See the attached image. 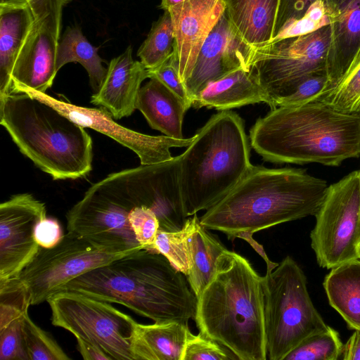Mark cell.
Returning a JSON list of instances; mask_svg holds the SVG:
<instances>
[{
	"label": "cell",
	"mask_w": 360,
	"mask_h": 360,
	"mask_svg": "<svg viewBox=\"0 0 360 360\" xmlns=\"http://www.w3.org/2000/svg\"><path fill=\"white\" fill-rule=\"evenodd\" d=\"M332 13L323 0H317L306 11L302 17L285 24L273 40L296 37L314 32L330 25Z\"/></svg>",
	"instance_id": "32"
},
{
	"label": "cell",
	"mask_w": 360,
	"mask_h": 360,
	"mask_svg": "<svg viewBox=\"0 0 360 360\" xmlns=\"http://www.w3.org/2000/svg\"><path fill=\"white\" fill-rule=\"evenodd\" d=\"M0 124L19 150L53 180L76 179L91 171L90 135L52 105L11 93L0 100Z\"/></svg>",
	"instance_id": "5"
},
{
	"label": "cell",
	"mask_w": 360,
	"mask_h": 360,
	"mask_svg": "<svg viewBox=\"0 0 360 360\" xmlns=\"http://www.w3.org/2000/svg\"><path fill=\"white\" fill-rule=\"evenodd\" d=\"M228 249L200 222L195 214L193 229L188 237L190 269L186 276L197 298L214 276L220 255Z\"/></svg>",
	"instance_id": "25"
},
{
	"label": "cell",
	"mask_w": 360,
	"mask_h": 360,
	"mask_svg": "<svg viewBox=\"0 0 360 360\" xmlns=\"http://www.w3.org/2000/svg\"><path fill=\"white\" fill-rule=\"evenodd\" d=\"M225 14L243 40L252 47L271 42L280 0H222Z\"/></svg>",
	"instance_id": "22"
},
{
	"label": "cell",
	"mask_w": 360,
	"mask_h": 360,
	"mask_svg": "<svg viewBox=\"0 0 360 360\" xmlns=\"http://www.w3.org/2000/svg\"><path fill=\"white\" fill-rule=\"evenodd\" d=\"M330 26L252 47L250 65L271 100V109L311 75L326 72Z\"/></svg>",
	"instance_id": "8"
},
{
	"label": "cell",
	"mask_w": 360,
	"mask_h": 360,
	"mask_svg": "<svg viewBox=\"0 0 360 360\" xmlns=\"http://www.w3.org/2000/svg\"><path fill=\"white\" fill-rule=\"evenodd\" d=\"M323 285L330 306L350 329L360 330V259L331 269Z\"/></svg>",
	"instance_id": "24"
},
{
	"label": "cell",
	"mask_w": 360,
	"mask_h": 360,
	"mask_svg": "<svg viewBox=\"0 0 360 360\" xmlns=\"http://www.w3.org/2000/svg\"><path fill=\"white\" fill-rule=\"evenodd\" d=\"M184 1L185 0H161L160 8L164 11H167L170 7L181 3Z\"/></svg>",
	"instance_id": "42"
},
{
	"label": "cell",
	"mask_w": 360,
	"mask_h": 360,
	"mask_svg": "<svg viewBox=\"0 0 360 360\" xmlns=\"http://www.w3.org/2000/svg\"><path fill=\"white\" fill-rule=\"evenodd\" d=\"M151 128L165 135L183 139L184 117L189 108L163 83L155 78L141 87L136 102Z\"/></svg>",
	"instance_id": "21"
},
{
	"label": "cell",
	"mask_w": 360,
	"mask_h": 360,
	"mask_svg": "<svg viewBox=\"0 0 360 360\" xmlns=\"http://www.w3.org/2000/svg\"><path fill=\"white\" fill-rule=\"evenodd\" d=\"M63 230L58 220L45 218L37 225L34 238L41 248H51L56 246L63 238Z\"/></svg>",
	"instance_id": "39"
},
{
	"label": "cell",
	"mask_w": 360,
	"mask_h": 360,
	"mask_svg": "<svg viewBox=\"0 0 360 360\" xmlns=\"http://www.w3.org/2000/svg\"><path fill=\"white\" fill-rule=\"evenodd\" d=\"M174 51V34L169 11L155 21L137 51V56L147 70L163 63Z\"/></svg>",
	"instance_id": "27"
},
{
	"label": "cell",
	"mask_w": 360,
	"mask_h": 360,
	"mask_svg": "<svg viewBox=\"0 0 360 360\" xmlns=\"http://www.w3.org/2000/svg\"><path fill=\"white\" fill-rule=\"evenodd\" d=\"M328 78L326 72L316 73L305 78L295 91L277 103L278 106H297L319 100L326 92Z\"/></svg>",
	"instance_id": "35"
},
{
	"label": "cell",
	"mask_w": 360,
	"mask_h": 360,
	"mask_svg": "<svg viewBox=\"0 0 360 360\" xmlns=\"http://www.w3.org/2000/svg\"><path fill=\"white\" fill-rule=\"evenodd\" d=\"M179 75L185 84L205 39L225 11L222 0H185L168 11Z\"/></svg>",
	"instance_id": "15"
},
{
	"label": "cell",
	"mask_w": 360,
	"mask_h": 360,
	"mask_svg": "<svg viewBox=\"0 0 360 360\" xmlns=\"http://www.w3.org/2000/svg\"><path fill=\"white\" fill-rule=\"evenodd\" d=\"M58 43L50 32L34 25L14 64L12 89L24 86L45 92L51 87L58 72L56 52Z\"/></svg>",
	"instance_id": "18"
},
{
	"label": "cell",
	"mask_w": 360,
	"mask_h": 360,
	"mask_svg": "<svg viewBox=\"0 0 360 360\" xmlns=\"http://www.w3.org/2000/svg\"><path fill=\"white\" fill-rule=\"evenodd\" d=\"M188 285L165 256L142 249L73 278L58 292L118 303L154 323L188 325L195 319L198 301Z\"/></svg>",
	"instance_id": "2"
},
{
	"label": "cell",
	"mask_w": 360,
	"mask_h": 360,
	"mask_svg": "<svg viewBox=\"0 0 360 360\" xmlns=\"http://www.w3.org/2000/svg\"><path fill=\"white\" fill-rule=\"evenodd\" d=\"M129 254L100 247L68 231L56 246L40 247L18 278L30 294L31 305H37L73 278Z\"/></svg>",
	"instance_id": "11"
},
{
	"label": "cell",
	"mask_w": 360,
	"mask_h": 360,
	"mask_svg": "<svg viewBox=\"0 0 360 360\" xmlns=\"http://www.w3.org/2000/svg\"><path fill=\"white\" fill-rule=\"evenodd\" d=\"M234 360L238 358L229 349L203 336L189 331L181 360Z\"/></svg>",
	"instance_id": "33"
},
{
	"label": "cell",
	"mask_w": 360,
	"mask_h": 360,
	"mask_svg": "<svg viewBox=\"0 0 360 360\" xmlns=\"http://www.w3.org/2000/svg\"><path fill=\"white\" fill-rule=\"evenodd\" d=\"M323 1L333 20L326 61L328 86L323 97L336 86L360 46V0Z\"/></svg>",
	"instance_id": "17"
},
{
	"label": "cell",
	"mask_w": 360,
	"mask_h": 360,
	"mask_svg": "<svg viewBox=\"0 0 360 360\" xmlns=\"http://www.w3.org/2000/svg\"><path fill=\"white\" fill-rule=\"evenodd\" d=\"M34 14L36 26L50 32L60 41L63 8L72 0H26Z\"/></svg>",
	"instance_id": "34"
},
{
	"label": "cell",
	"mask_w": 360,
	"mask_h": 360,
	"mask_svg": "<svg viewBox=\"0 0 360 360\" xmlns=\"http://www.w3.org/2000/svg\"><path fill=\"white\" fill-rule=\"evenodd\" d=\"M22 335L25 349L28 359H71L50 334L32 321L28 312L23 319Z\"/></svg>",
	"instance_id": "31"
},
{
	"label": "cell",
	"mask_w": 360,
	"mask_h": 360,
	"mask_svg": "<svg viewBox=\"0 0 360 360\" xmlns=\"http://www.w3.org/2000/svg\"><path fill=\"white\" fill-rule=\"evenodd\" d=\"M35 24L26 0H1L0 100L11 94L14 64Z\"/></svg>",
	"instance_id": "19"
},
{
	"label": "cell",
	"mask_w": 360,
	"mask_h": 360,
	"mask_svg": "<svg viewBox=\"0 0 360 360\" xmlns=\"http://www.w3.org/2000/svg\"><path fill=\"white\" fill-rule=\"evenodd\" d=\"M261 102L270 107L272 104L254 68H243L207 83L193 98L192 106L227 110Z\"/></svg>",
	"instance_id": "20"
},
{
	"label": "cell",
	"mask_w": 360,
	"mask_h": 360,
	"mask_svg": "<svg viewBox=\"0 0 360 360\" xmlns=\"http://www.w3.org/2000/svg\"><path fill=\"white\" fill-rule=\"evenodd\" d=\"M199 333L231 351L240 360H266L262 276L249 261L227 250L197 298Z\"/></svg>",
	"instance_id": "4"
},
{
	"label": "cell",
	"mask_w": 360,
	"mask_h": 360,
	"mask_svg": "<svg viewBox=\"0 0 360 360\" xmlns=\"http://www.w3.org/2000/svg\"><path fill=\"white\" fill-rule=\"evenodd\" d=\"M328 185L306 170L269 169L252 165L240 181L199 218L208 230L224 233L229 240L241 238L264 259L271 262L252 235L276 225L316 215Z\"/></svg>",
	"instance_id": "1"
},
{
	"label": "cell",
	"mask_w": 360,
	"mask_h": 360,
	"mask_svg": "<svg viewBox=\"0 0 360 360\" xmlns=\"http://www.w3.org/2000/svg\"><path fill=\"white\" fill-rule=\"evenodd\" d=\"M187 218L183 228L176 231L160 230L150 252L165 256L171 264L185 276L189 272L188 237L193 229L195 214Z\"/></svg>",
	"instance_id": "28"
},
{
	"label": "cell",
	"mask_w": 360,
	"mask_h": 360,
	"mask_svg": "<svg viewBox=\"0 0 360 360\" xmlns=\"http://www.w3.org/2000/svg\"><path fill=\"white\" fill-rule=\"evenodd\" d=\"M252 166L242 118L230 110L212 115L181 155L180 185L186 216L213 206Z\"/></svg>",
	"instance_id": "6"
},
{
	"label": "cell",
	"mask_w": 360,
	"mask_h": 360,
	"mask_svg": "<svg viewBox=\"0 0 360 360\" xmlns=\"http://www.w3.org/2000/svg\"><path fill=\"white\" fill-rule=\"evenodd\" d=\"M148 78V70L132 57L129 46L112 58L107 68L104 80L91 97V103L108 110L116 119L128 117L136 109V102L142 82Z\"/></svg>",
	"instance_id": "16"
},
{
	"label": "cell",
	"mask_w": 360,
	"mask_h": 360,
	"mask_svg": "<svg viewBox=\"0 0 360 360\" xmlns=\"http://www.w3.org/2000/svg\"><path fill=\"white\" fill-rule=\"evenodd\" d=\"M316 101L345 112L360 111V46L336 86Z\"/></svg>",
	"instance_id": "29"
},
{
	"label": "cell",
	"mask_w": 360,
	"mask_h": 360,
	"mask_svg": "<svg viewBox=\"0 0 360 360\" xmlns=\"http://www.w3.org/2000/svg\"><path fill=\"white\" fill-rule=\"evenodd\" d=\"M267 358L284 360L309 335L329 327L313 304L307 278L290 256L262 276Z\"/></svg>",
	"instance_id": "7"
},
{
	"label": "cell",
	"mask_w": 360,
	"mask_h": 360,
	"mask_svg": "<svg viewBox=\"0 0 360 360\" xmlns=\"http://www.w3.org/2000/svg\"><path fill=\"white\" fill-rule=\"evenodd\" d=\"M45 218V204L30 193L0 205V281L18 278L34 258L40 248L35 228Z\"/></svg>",
	"instance_id": "13"
},
{
	"label": "cell",
	"mask_w": 360,
	"mask_h": 360,
	"mask_svg": "<svg viewBox=\"0 0 360 360\" xmlns=\"http://www.w3.org/2000/svg\"><path fill=\"white\" fill-rule=\"evenodd\" d=\"M252 48L239 36L224 13L203 43L185 83L192 103L207 83L239 68H252L250 65Z\"/></svg>",
	"instance_id": "14"
},
{
	"label": "cell",
	"mask_w": 360,
	"mask_h": 360,
	"mask_svg": "<svg viewBox=\"0 0 360 360\" xmlns=\"http://www.w3.org/2000/svg\"><path fill=\"white\" fill-rule=\"evenodd\" d=\"M343 347L338 332L329 326L305 338L284 360H338L342 354Z\"/></svg>",
	"instance_id": "30"
},
{
	"label": "cell",
	"mask_w": 360,
	"mask_h": 360,
	"mask_svg": "<svg viewBox=\"0 0 360 360\" xmlns=\"http://www.w3.org/2000/svg\"><path fill=\"white\" fill-rule=\"evenodd\" d=\"M354 330L343 347L342 359L344 360H360V330Z\"/></svg>",
	"instance_id": "41"
},
{
	"label": "cell",
	"mask_w": 360,
	"mask_h": 360,
	"mask_svg": "<svg viewBox=\"0 0 360 360\" xmlns=\"http://www.w3.org/2000/svg\"><path fill=\"white\" fill-rule=\"evenodd\" d=\"M316 1L280 0L275 26V36L288 22L302 17L309 7Z\"/></svg>",
	"instance_id": "38"
},
{
	"label": "cell",
	"mask_w": 360,
	"mask_h": 360,
	"mask_svg": "<svg viewBox=\"0 0 360 360\" xmlns=\"http://www.w3.org/2000/svg\"><path fill=\"white\" fill-rule=\"evenodd\" d=\"M78 351L85 360H110V357L97 346L80 338H76Z\"/></svg>",
	"instance_id": "40"
},
{
	"label": "cell",
	"mask_w": 360,
	"mask_h": 360,
	"mask_svg": "<svg viewBox=\"0 0 360 360\" xmlns=\"http://www.w3.org/2000/svg\"><path fill=\"white\" fill-rule=\"evenodd\" d=\"M189 331L178 321L136 323L131 345L134 360H181Z\"/></svg>",
	"instance_id": "23"
},
{
	"label": "cell",
	"mask_w": 360,
	"mask_h": 360,
	"mask_svg": "<svg viewBox=\"0 0 360 360\" xmlns=\"http://www.w3.org/2000/svg\"><path fill=\"white\" fill-rule=\"evenodd\" d=\"M47 302L51 323L99 347L110 360H134L131 345L136 321L107 302L61 291Z\"/></svg>",
	"instance_id": "9"
},
{
	"label": "cell",
	"mask_w": 360,
	"mask_h": 360,
	"mask_svg": "<svg viewBox=\"0 0 360 360\" xmlns=\"http://www.w3.org/2000/svg\"><path fill=\"white\" fill-rule=\"evenodd\" d=\"M148 75L149 79L155 78L163 83L179 96L189 108L192 106V100L179 75L174 51L163 63L154 69L148 70Z\"/></svg>",
	"instance_id": "37"
},
{
	"label": "cell",
	"mask_w": 360,
	"mask_h": 360,
	"mask_svg": "<svg viewBox=\"0 0 360 360\" xmlns=\"http://www.w3.org/2000/svg\"><path fill=\"white\" fill-rule=\"evenodd\" d=\"M358 256H359V258L360 259V245L359 246V248H358Z\"/></svg>",
	"instance_id": "43"
},
{
	"label": "cell",
	"mask_w": 360,
	"mask_h": 360,
	"mask_svg": "<svg viewBox=\"0 0 360 360\" xmlns=\"http://www.w3.org/2000/svg\"><path fill=\"white\" fill-rule=\"evenodd\" d=\"M250 139L266 161L339 166L360 155V111L345 112L321 101L278 106L257 120Z\"/></svg>",
	"instance_id": "3"
},
{
	"label": "cell",
	"mask_w": 360,
	"mask_h": 360,
	"mask_svg": "<svg viewBox=\"0 0 360 360\" xmlns=\"http://www.w3.org/2000/svg\"><path fill=\"white\" fill-rule=\"evenodd\" d=\"M12 92H24L49 105L83 127H89L114 139L131 150L139 157L141 165H152L171 160L169 149L174 147H188L194 136L176 139L166 135L144 134L117 123L110 112L103 107L86 108L55 98L45 92L24 86H16Z\"/></svg>",
	"instance_id": "12"
},
{
	"label": "cell",
	"mask_w": 360,
	"mask_h": 360,
	"mask_svg": "<svg viewBox=\"0 0 360 360\" xmlns=\"http://www.w3.org/2000/svg\"><path fill=\"white\" fill-rule=\"evenodd\" d=\"M310 238L319 265L331 269L359 259L360 170L328 186Z\"/></svg>",
	"instance_id": "10"
},
{
	"label": "cell",
	"mask_w": 360,
	"mask_h": 360,
	"mask_svg": "<svg viewBox=\"0 0 360 360\" xmlns=\"http://www.w3.org/2000/svg\"><path fill=\"white\" fill-rule=\"evenodd\" d=\"M98 49L86 38L78 26L66 28L60 39L56 52V70L69 63H79L86 70L89 84L94 93L99 90L107 69L98 55Z\"/></svg>",
	"instance_id": "26"
},
{
	"label": "cell",
	"mask_w": 360,
	"mask_h": 360,
	"mask_svg": "<svg viewBox=\"0 0 360 360\" xmlns=\"http://www.w3.org/2000/svg\"><path fill=\"white\" fill-rule=\"evenodd\" d=\"M25 315L0 326L1 360H28L22 335Z\"/></svg>",
	"instance_id": "36"
}]
</instances>
